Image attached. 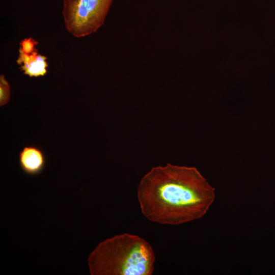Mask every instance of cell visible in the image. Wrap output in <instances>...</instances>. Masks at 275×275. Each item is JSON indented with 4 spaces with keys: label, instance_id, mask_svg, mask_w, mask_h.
<instances>
[{
    "label": "cell",
    "instance_id": "6da1fadb",
    "mask_svg": "<svg viewBox=\"0 0 275 275\" xmlns=\"http://www.w3.org/2000/svg\"><path fill=\"white\" fill-rule=\"evenodd\" d=\"M137 197L141 212L149 221L178 225L203 217L215 193L196 168L168 163L152 168L142 178Z\"/></svg>",
    "mask_w": 275,
    "mask_h": 275
},
{
    "label": "cell",
    "instance_id": "7a4b0ae2",
    "mask_svg": "<svg viewBox=\"0 0 275 275\" xmlns=\"http://www.w3.org/2000/svg\"><path fill=\"white\" fill-rule=\"evenodd\" d=\"M155 260L149 242L125 233L101 242L88 261L91 275H151Z\"/></svg>",
    "mask_w": 275,
    "mask_h": 275
},
{
    "label": "cell",
    "instance_id": "3957f363",
    "mask_svg": "<svg viewBox=\"0 0 275 275\" xmlns=\"http://www.w3.org/2000/svg\"><path fill=\"white\" fill-rule=\"evenodd\" d=\"M113 0H63L67 30L81 38L96 32L104 23Z\"/></svg>",
    "mask_w": 275,
    "mask_h": 275
},
{
    "label": "cell",
    "instance_id": "277c9868",
    "mask_svg": "<svg viewBox=\"0 0 275 275\" xmlns=\"http://www.w3.org/2000/svg\"><path fill=\"white\" fill-rule=\"evenodd\" d=\"M19 163L24 173L36 176L44 170L46 158L44 153L39 147L34 145L26 146L19 153Z\"/></svg>",
    "mask_w": 275,
    "mask_h": 275
},
{
    "label": "cell",
    "instance_id": "5b68a950",
    "mask_svg": "<svg viewBox=\"0 0 275 275\" xmlns=\"http://www.w3.org/2000/svg\"><path fill=\"white\" fill-rule=\"evenodd\" d=\"M17 63L23 74L30 77L44 76L47 72L46 57L38 53L37 49L30 54L19 49Z\"/></svg>",
    "mask_w": 275,
    "mask_h": 275
},
{
    "label": "cell",
    "instance_id": "8992f818",
    "mask_svg": "<svg viewBox=\"0 0 275 275\" xmlns=\"http://www.w3.org/2000/svg\"><path fill=\"white\" fill-rule=\"evenodd\" d=\"M10 86L6 80L4 75L0 76V105L4 106L6 104L10 99Z\"/></svg>",
    "mask_w": 275,
    "mask_h": 275
},
{
    "label": "cell",
    "instance_id": "52a82bcc",
    "mask_svg": "<svg viewBox=\"0 0 275 275\" xmlns=\"http://www.w3.org/2000/svg\"><path fill=\"white\" fill-rule=\"evenodd\" d=\"M38 43L31 37L25 38L20 42L19 49L25 53L30 54L36 50L35 45L38 44Z\"/></svg>",
    "mask_w": 275,
    "mask_h": 275
}]
</instances>
